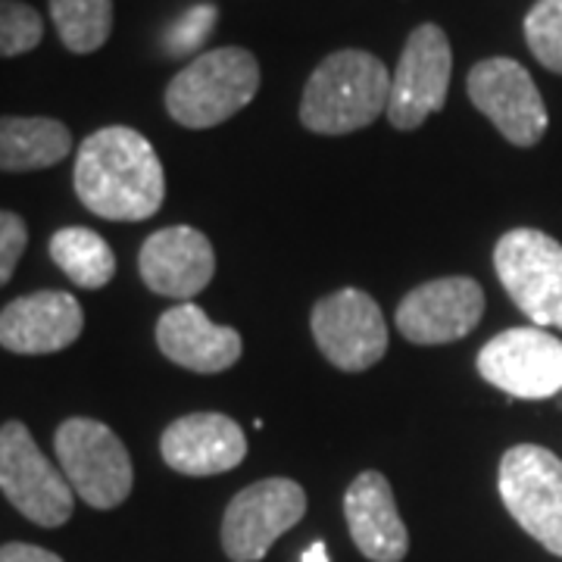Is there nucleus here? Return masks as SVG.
Segmentation results:
<instances>
[{
	"label": "nucleus",
	"mask_w": 562,
	"mask_h": 562,
	"mask_svg": "<svg viewBox=\"0 0 562 562\" xmlns=\"http://www.w3.org/2000/svg\"><path fill=\"white\" fill-rule=\"evenodd\" d=\"M63 47L76 57L101 50L113 35V0H47Z\"/></svg>",
	"instance_id": "21"
},
{
	"label": "nucleus",
	"mask_w": 562,
	"mask_h": 562,
	"mask_svg": "<svg viewBox=\"0 0 562 562\" xmlns=\"http://www.w3.org/2000/svg\"><path fill=\"white\" fill-rule=\"evenodd\" d=\"M72 154V132L50 116H0V172H38Z\"/></svg>",
	"instance_id": "19"
},
{
	"label": "nucleus",
	"mask_w": 562,
	"mask_h": 562,
	"mask_svg": "<svg viewBox=\"0 0 562 562\" xmlns=\"http://www.w3.org/2000/svg\"><path fill=\"white\" fill-rule=\"evenodd\" d=\"M50 260L72 284L85 291H101L116 276V254L94 228L66 225L50 238Z\"/></svg>",
	"instance_id": "20"
},
{
	"label": "nucleus",
	"mask_w": 562,
	"mask_h": 562,
	"mask_svg": "<svg viewBox=\"0 0 562 562\" xmlns=\"http://www.w3.org/2000/svg\"><path fill=\"white\" fill-rule=\"evenodd\" d=\"M482 316V284L469 276H450L413 288L397 306V328L406 341L435 347L465 338Z\"/></svg>",
	"instance_id": "13"
},
{
	"label": "nucleus",
	"mask_w": 562,
	"mask_h": 562,
	"mask_svg": "<svg viewBox=\"0 0 562 562\" xmlns=\"http://www.w3.org/2000/svg\"><path fill=\"white\" fill-rule=\"evenodd\" d=\"M303 562H331L328 560V547L322 541L310 543V547L303 550Z\"/></svg>",
	"instance_id": "27"
},
{
	"label": "nucleus",
	"mask_w": 562,
	"mask_h": 562,
	"mask_svg": "<svg viewBox=\"0 0 562 562\" xmlns=\"http://www.w3.org/2000/svg\"><path fill=\"white\" fill-rule=\"evenodd\" d=\"M306 516V494L291 479L244 487L222 516V550L232 562H260L284 531Z\"/></svg>",
	"instance_id": "10"
},
{
	"label": "nucleus",
	"mask_w": 562,
	"mask_h": 562,
	"mask_svg": "<svg viewBox=\"0 0 562 562\" xmlns=\"http://www.w3.org/2000/svg\"><path fill=\"white\" fill-rule=\"evenodd\" d=\"M453 50L447 32L435 22H422L403 44L397 69L391 76L387 120L397 132H413L435 113H441L450 91Z\"/></svg>",
	"instance_id": "8"
},
{
	"label": "nucleus",
	"mask_w": 562,
	"mask_h": 562,
	"mask_svg": "<svg viewBox=\"0 0 562 562\" xmlns=\"http://www.w3.org/2000/svg\"><path fill=\"white\" fill-rule=\"evenodd\" d=\"M465 91L472 106L494 122V128L516 147H535L543 138L550 116L535 79L522 63L487 57L469 69Z\"/></svg>",
	"instance_id": "9"
},
{
	"label": "nucleus",
	"mask_w": 562,
	"mask_h": 562,
	"mask_svg": "<svg viewBox=\"0 0 562 562\" xmlns=\"http://www.w3.org/2000/svg\"><path fill=\"white\" fill-rule=\"evenodd\" d=\"M260 91V63L244 47L203 50L166 85V113L181 128H216Z\"/></svg>",
	"instance_id": "3"
},
{
	"label": "nucleus",
	"mask_w": 562,
	"mask_h": 562,
	"mask_svg": "<svg viewBox=\"0 0 562 562\" xmlns=\"http://www.w3.org/2000/svg\"><path fill=\"white\" fill-rule=\"evenodd\" d=\"M44 41V20L25 0H0V57L13 60L32 54Z\"/></svg>",
	"instance_id": "23"
},
{
	"label": "nucleus",
	"mask_w": 562,
	"mask_h": 562,
	"mask_svg": "<svg viewBox=\"0 0 562 562\" xmlns=\"http://www.w3.org/2000/svg\"><path fill=\"white\" fill-rule=\"evenodd\" d=\"M160 457L179 475L206 479L241 465L247 438L241 425L222 413H191L162 431Z\"/></svg>",
	"instance_id": "16"
},
{
	"label": "nucleus",
	"mask_w": 562,
	"mask_h": 562,
	"mask_svg": "<svg viewBox=\"0 0 562 562\" xmlns=\"http://www.w3.org/2000/svg\"><path fill=\"white\" fill-rule=\"evenodd\" d=\"M138 272L154 294L191 301L216 276V254L203 232L191 225H169L140 244Z\"/></svg>",
	"instance_id": "14"
},
{
	"label": "nucleus",
	"mask_w": 562,
	"mask_h": 562,
	"mask_svg": "<svg viewBox=\"0 0 562 562\" xmlns=\"http://www.w3.org/2000/svg\"><path fill=\"white\" fill-rule=\"evenodd\" d=\"M157 347L188 372L216 375L241 360L244 341L232 325H216L198 303H179L157 319Z\"/></svg>",
	"instance_id": "17"
},
{
	"label": "nucleus",
	"mask_w": 562,
	"mask_h": 562,
	"mask_svg": "<svg viewBox=\"0 0 562 562\" xmlns=\"http://www.w3.org/2000/svg\"><path fill=\"white\" fill-rule=\"evenodd\" d=\"M503 506L509 516L522 525L525 535H531L550 550L562 557V460L538 443L509 447L501 460Z\"/></svg>",
	"instance_id": "6"
},
{
	"label": "nucleus",
	"mask_w": 562,
	"mask_h": 562,
	"mask_svg": "<svg viewBox=\"0 0 562 562\" xmlns=\"http://www.w3.org/2000/svg\"><path fill=\"white\" fill-rule=\"evenodd\" d=\"M25 247H29V225H25V220L13 210H0V288L13 279Z\"/></svg>",
	"instance_id": "25"
},
{
	"label": "nucleus",
	"mask_w": 562,
	"mask_h": 562,
	"mask_svg": "<svg viewBox=\"0 0 562 562\" xmlns=\"http://www.w3.org/2000/svg\"><path fill=\"white\" fill-rule=\"evenodd\" d=\"M494 269L513 303L538 328H562V244L538 228H513L494 247Z\"/></svg>",
	"instance_id": "7"
},
{
	"label": "nucleus",
	"mask_w": 562,
	"mask_h": 562,
	"mask_svg": "<svg viewBox=\"0 0 562 562\" xmlns=\"http://www.w3.org/2000/svg\"><path fill=\"white\" fill-rule=\"evenodd\" d=\"M0 562H63L57 553L35 547V543L10 541L0 547Z\"/></svg>",
	"instance_id": "26"
},
{
	"label": "nucleus",
	"mask_w": 562,
	"mask_h": 562,
	"mask_svg": "<svg viewBox=\"0 0 562 562\" xmlns=\"http://www.w3.org/2000/svg\"><path fill=\"white\" fill-rule=\"evenodd\" d=\"M344 519L360 553L372 562H401L409 553V531L397 513L391 482L382 472H360L344 494Z\"/></svg>",
	"instance_id": "18"
},
{
	"label": "nucleus",
	"mask_w": 562,
	"mask_h": 562,
	"mask_svg": "<svg viewBox=\"0 0 562 562\" xmlns=\"http://www.w3.org/2000/svg\"><path fill=\"white\" fill-rule=\"evenodd\" d=\"M216 22H220V7L216 3H194V7H188L162 35L166 57L179 60V57L198 54L203 44L210 41V35L216 32Z\"/></svg>",
	"instance_id": "24"
},
{
	"label": "nucleus",
	"mask_w": 562,
	"mask_h": 562,
	"mask_svg": "<svg viewBox=\"0 0 562 562\" xmlns=\"http://www.w3.org/2000/svg\"><path fill=\"white\" fill-rule=\"evenodd\" d=\"M391 72L375 54L347 47L313 69L303 88L301 122L316 135H350L387 113Z\"/></svg>",
	"instance_id": "2"
},
{
	"label": "nucleus",
	"mask_w": 562,
	"mask_h": 562,
	"mask_svg": "<svg viewBox=\"0 0 562 562\" xmlns=\"http://www.w3.org/2000/svg\"><path fill=\"white\" fill-rule=\"evenodd\" d=\"M54 450L69 487L91 509H116L128 501L135 469L120 435L98 419L72 416L57 428Z\"/></svg>",
	"instance_id": "4"
},
{
	"label": "nucleus",
	"mask_w": 562,
	"mask_h": 562,
	"mask_svg": "<svg viewBox=\"0 0 562 562\" xmlns=\"http://www.w3.org/2000/svg\"><path fill=\"white\" fill-rule=\"evenodd\" d=\"M85 313L66 291H35L0 310V347L16 357L60 353L81 338Z\"/></svg>",
	"instance_id": "15"
},
{
	"label": "nucleus",
	"mask_w": 562,
	"mask_h": 562,
	"mask_svg": "<svg viewBox=\"0 0 562 562\" xmlns=\"http://www.w3.org/2000/svg\"><path fill=\"white\" fill-rule=\"evenodd\" d=\"M525 41L543 69L562 76V0H538L528 10Z\"/></svg>",
	"instance_id": "22"
},
{
	"label": "nucleus",
	"mask_w": 562,
	"mask_h": 562,
	"mask_svg": "<svg viewBox=\"0 0 562 562\" xmlns=\"http://www.w3.org/2000/svg\"><path fill=\"white\" fill-rule=\"evenodd\" d=\"M479 372L519 401H547L562 391V341L543 328H509L484 344Z\"/></svg>",
	"instance_id": "12"
},
{
	"label": "nucleus",
	"mask_w": 562,
	"mask_h": 562,
	"mask_svg": "<svg viewBox=\"0 0 562 562\" xmlns=\"http://www.w3.org/2000/svg\"><path fill=\"white\" fill-rule=\"evenodd\" d=\"M72 188L81 206L110 222L157 216L166 176L154 144L128 125H103L79 144Z\"/></svg>",
	"instance_id": "1"
},
{
	"label": "nucleus",
	"mask_w": 562,
	"mask_h": 562,
	"mask_svg": "<svg viewBox=\"0 0 562 562\" xmlns=\"http://www.w3.org/2000/svg\"><path fill=\"white\" fill-rule=\"evenodd\" d=\"M0 491L16 513L41 528H60L72 519L76 491L20 419L0 425Z\"/></svg>",
	"instance_id": "5"
},
{
	"label": "nucleus",
	"mask_w": 562,
	"mask_h": 562,
	"mask_svg": "<svg viewBox=\"0 0 562 562\" xmlns=\"http://www.w3.org/2000/svg\"><path fill=\"white\" fill-rule=\"evenodd\" d=\"M310 328L325 360L341 372H366L387 350L382 306L360 288H341L313 306Z\"/></svg>",
	"instance_id": "11"
}]
</instances>
